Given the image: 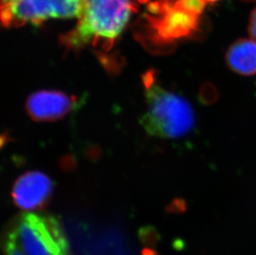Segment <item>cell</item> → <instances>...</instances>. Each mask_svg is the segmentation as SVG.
Here are the masks:
<instances>
[{"mask_svg": "<svg viewBox=\"0 0 256 255\" xmlns=\"http://www.w3.org/2000/svg\"><path fill=\"white\" fill-rule=\"evenodd\" d=\"M83 4L84 0H10L1 5V20L5 28H20L49 18H79Z\"/></svg>", "mask_w": 256, "mask_h": 255, "instance_id": "277c9868", "label": "cell"}, {"mask_svg": "<svg viewBox=\"0 0 256 255\" xmlns=\"http://www.w3.org/2000/svg\"><path fill=\"white\" fill-rule=\"evenodd\" d=\"M6 236L27 255H70L65 232L52 214H20L8 228Z\"/></svg>", "mask_w": 256, "mask_h": 255, "instance_id": "3957f363", "label": "cell"}, {"mask_svg": "<svg viewBox=\"0 0 256 255\" xmlns=\"http://www.w3.org/2000/svg\"><path fill=\"white\" fill-rule=\"evenodd\" d=\"M248 32L250 36L256 42V7L252 11L250 16L249 24H248Z\"/></svg>", "mask_w": 256, "mask_h": 255, "instance_id": "8fae6325", "label": "cell"}, {"mask_svg": "<svg viewBox=\"0 0 256 255\" xmlns=\"http://www.w3.org/2000/svg\"><path fill=\"white\" fill-rule=\"evenodd\" d=\"M82 100L60 90H38L28 98L26 108L34 121L51 122L79 108Z\"/></svg>", "mask_w": 256, "mask_h": 255, "instance_id": "8992f818", "label": "cell"}, {"mask_svg": "<svg viewBox=\"0 0 256 255\" xmlns=\"http://www.w3.org/2000/svg\"><path fill=\"white\" fill-rule=\"evenodd\" d=\"M54 183L46 174L32 171L20 176L12 188L14 202L25 212L44 209L51 199Z\"/></svg>", "mask_w": 256, "mask_h": 255, "instance_id": "52a82bcc", "label": "cell"}, {"mask_svg": "<svg viewBox=\"0 0 256 255\" xmlns=\"http://www.w3.org/2000/svg\"><path fill=\"white\" fill-rule=\"evenodd\" d=\"M2 248L5 255H27L12 238L7 236H5V238L2 241Z\"/></svg>", "mask_w": 256, "mask_h": 255, "instance_id": "9c48e42d", "label": "cell"}, {"mask_svg": "<svg viewBox=\"0 0 256 255\" xmlns=\"http://www.w3.org/2000/svg\"><path fill=\"white\" fill-rule=\"evenodd\" d=\"M146 110L140 124L148 134L161 138H178L191 132L195 124L191 104L181 96L160 86L154 72L142 77Z\"/></svg>", "mask_w": 256, "mask_h": 255, "instance_id": "7a4b0ae2", "label": "cell"}, {"mask_svg": "<svg viewBox=\"0 0 256 255\" xmlns=\"http://www.w3.org/2000/svg\"><path fill=\"white\" fill-rule=\"evenodd\" d=\"M161 20L152 22L158 38L162 44H174L178 39L190 36L198 29L200 15L188 10L176 0L174 4L164 1Z\"/></svg>", "mask_w": 256, "mask_h": 255, "instance_id": "5b68a950", "label": "cell"}, {"mask_svg": "<svg viewBox=\"0 0 256 255\" xmlns=\"http://www.w3.org/2000/svg\"><path fill=\"white\" fill-rule=\"evenodd\" d=\"M205 1L206 2H216V1H218V0H205Z\"/></svg>", "mask_w": 256, "mask_h": 255, "instance_id": "4fadbf2b", "label": "cell"}, {"mask_svg": "<svg viewBox=\"0 0 256 255\" xmlns=\"http://www.w3.org/2000/svg\"><path fill=\"white\" fill-rule=\"evenodd\" d=\"M218 97V92L212 84H205L204 86L202 87L200 98L205 103H212L216 100Z\"/></svg>", "mask_w": 256, "mask_h": 255, "instance_id": "30bf717a", "label": "cell"}, {"mask_svg": "<svg viewBox=\"0 0 256 255\" xmlns=\"http://www.w3.org/2000/svg\"><path fill=\"white\" fill-rule=\"evenodd\" d=\"M226 63L233 72L238 75H256V42L247 38L234 42L226 52Z\"/></svg>", "mask_w": 256, "mask_h": 255, "instance_id": "ba28073f", "label": "cell"}, {"mask_svg": "<svg viewBox=\"0 0 256 255\" xmlns=\"http://www.w3.org/2000/svg\"><path fill=\"white\" fill-rule=\"evenodd\" d=\"M137 11L132 0H84L75 28L60 36L68 51H78L86 45L110 48Z\"/></svg>", "mask_w": 256, "mask_h": 255, "instance_id": "6da1fadb", "label": "cell"}, {"mask_svg": "<svg viewBox=\"0 0 256 255\" xmlns=\"http://www.w3.org/2000/svg\"><path fill=\"white\" fill-rule=\"evenodd\" d=\"M10 0H1V5L5 4L8 2H10Z\"/></svg>", "mask_w": 256, "mask_h": 255, "instance_id": "7c38bea8", "label": "cell"}]
</instances>
